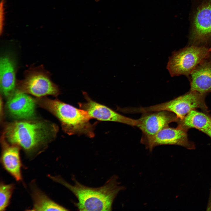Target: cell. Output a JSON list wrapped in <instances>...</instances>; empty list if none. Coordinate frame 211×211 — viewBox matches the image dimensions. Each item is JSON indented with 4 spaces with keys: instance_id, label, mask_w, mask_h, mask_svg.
I'll use <instances>...</instances> for the list:
<instances>
[{
    "instance_id": "4",
    "label": "cell",
    "mask_w": 211,
    "mask_h": 211,
    "mask_svg": "<svg viewBox=\"0 0 211 211\" xmlns=\"http://www.w3.org/2000/svg\"><path fill=\"white\" fill-rule=\"evenodd\" d=\"M51 74L43 66L32 67L24 73V78L16 81V90L40 98L47 95L56 97L60 93L59 86L50 78Z\"/></svg>"
},
{
    "instance_id": "6",
    "label": "cell",
    "mask_w": 211,
    "mask_h": 211,
    "mask_svg": "<svg viewBox=\"0 0 211 211\" xmlns=\"http://www.w3.org/2000/svg\"><path fill=\"white\" fill-rule=\"evenodd\" d=\"M191 19L190 45L205 46L211 41V0H200Z\"/></svg>"
},
{
    "instance_id": "18",
    "label": "cell",
    "mask_w": 211,
    "mask_h": 211,
    "mask_svg": "<svg viewBox=\"0 0 211 211\" xmlns=\"http://www.w3.org/2000/svg\"><path fill=\"white\" fill-rule=\"evenodd\" d=\"M205 133L208 135L211 138V127Z\"/></svg>"
},
{
    "instance_id": "20",
    "label": "cell",
    "mask_w": 211,
    "mask_h": 211,
    "mask_svg": "<svg viewBox=\"0 0 211 211\" xmlns=\"http://www.w3.org/2000/svg\"><path fill=\"white\" fill-rule=\"evenodd\" d=\"M209 50L211 52V47L209 48Z\"/></svg>"
},
{
    "instance_id": "3",
    "label": "cell",
    "mask_w": 211,
    "mask_h": 211,
    "mask_svg": "<svg viewBox=\"0 0 211 211\" xmlns=\"http://www.w3.org/2000/svg\"><path fill=\"white\" fill-rule=\"evenodd\" d=\"M36 104L54 115L60 122L62 129L69 135H84L90 138L95 136L97 122L91 123L88 113L58 99H51L46 96L37 98Z\"/></svg>"
},
{
    "instance_id": "19",
    "label": "cell",
    "mask_w": 211,
    "mask_h": 211,
    "mask_svg": "<svg viewBox=\"0 0 211 211\" xmlns=\"http://www.w3.org/2000/svg\"><path fill=\"white\" fill-rule=\"evenodd\" d=\"M209 58L211 60V53L210 54V56L209 57Z\"/></svg>"
},
{
    "instance_id": "15",
    "label": "cell",
    "mask_w": 211,
    "mask_h": 211,
    "mask_svg": "<svg viewBox=\"0 0 211 211\" xmlns=\"http://www.w3.org/2000/svg\"><path fill=\"white\" fill-rule=\"evenodd\" d=\"M178 127L188 130L194 128L205 133L211 127V117L195 110L190 111L178 122Z\"/></svg>"
},
{
    "instance_id": "12",
    "label": "cell",
    "mask_w": 211,
    "mask_h": 211,
    "mask_svg": "<svg viewBox=\"0 0 211 211\" xmlns=\"http://www.w3.org/2000/svg\"><path fill=\"white\" fill-rule=\"evenodd\" d=\"M16 64L9 53L2 55L0 61V87L2 94L8 98L16 90Z\"/></svg>"
},
{
    "instance_id": "7",
    "label": "cell",
    "mask_w": 211,
    "mask_h": 211,
    "mask_svg": "<svg viewBox=\"0 0 211 211\" xmlns=\"http://www.w3.org/2000/svg\"><path fill=\"white\" fill-rule=\"evenodd\" d=\"M205 94L190 91L187 93L166 102L144 107L145 112L166 111L175 114L179 120L192 110L200 108L207 111Z\"/></svg>"
},
{
    "instance_id": "13",
    "label": "cell",
    "mask_w": 211,
    "mask_h": 211,
    "mask_svg": "<svg viewBox=\"0 0 211 211\" xmlns=\"http://www.w3.org/2000/svg\"><path fill=\"white\" fill-rule=\"evenodd\" d=\"M1 161L5 169L17 181L22 179V164L20 156V147L11 144L2 137Z\"/></svg>"
},
{
    "instance_id": "11",
    "label": "cell",
    "mask_w": 211,
    "mask_h": 211,
    "mask_svg": "<svg viewBox=\"0 0 211 211\" xmlns=\"http://www.w3.org/2000/svg\"><path fill=\"white\" fill-rule=\"evenodd\" d=\"M8 98L6 108L12 118L24 120L32 119L34 117L36 104L35 98L16 90Z\"/></svg>"
},
{
    "instance_id": "16",
    "label": "cell",
    "mask_w": 211,
    "mask_h": 211,
    "mask_svg": "<svg viewBox=\"0 0 211 211\" xmlns=\"http://www.w3.org/2000/svg\"><path fill=\"white\" fill-rule=\"evenodd\" d=\"M32 183L31 185L33 201L32 211H67L68 210L50 199Z\"/></svg>"
},
{
    "instance_id": "1",
    "label": "cell",
    "mask_w": 211,
    "mask_h": 211,
    "mask_svg": "<svg viewBox=\"0 0 211 211\" xmlns=\"http://www.w3.org/2000/svg\"><path fill=\"white\" fill-rule=\"evenodd\" d=\"M58 131V126L51 122L32 118L6 123L2 137L22 148L28 157L32 158L46 148Z\"/></svg>"
},
{
    "instance_id": "2",
    "label": "cell",
    "mask_w": 211,
    "mask_h": 211,
    "mask_svg": "<svg viewBox=\"0 0 211 211\" xmlns=\"http://www.w3.org/2000/svg\"><path fill=\"white\" fill-rule=\"evenodd\" d=\"M52 180L62 184L70 190L78 200L76 206L80 211H111L113 201L125 187L118 181L117 176H112L104 185L98 188L84 186L75 178L72 185L61 176H49Z\"/></svg>"
},
{
    "instance_id": "21",
    "label": "cell",
    "mask_w": 211,
    "mask_h": 211,
    "mask_svg": "<svg viewBox=\"0 0 211 211\" xmlns=\"http://www.w3.org/2000/svg\"><path fill=\"white\" fill-rule=\"evenodd\" d=\"M96 1H98L99 0H96Z\"/></svg>"
},
{
    "instance_id": "8",
    "label": "cell",
    "mask_w": 211,
    "mask_h": 211,
    "mask_svg": "<svg viewBox=\"0 0 211 211\" xmlns=\"http://www.w3.org/2000/svg\"><path fill=\"white\" fill-rule=\"evenodd\" d=\"M187 131L178 126L176 128L169 126L152 136L142 138L141 142L150 151L156 146L166 145L182 146L193 149L194 146L188 140Z\"/></svg>"
},
{
    "instance_id": "10",
    "label": "cell",
    "mask_w": 211,
    "mask_h": 211,
    "mask_svg": "<svg viewBox=\"0 0 211 211\" xmlns=\"http://www.w3.org/2000/svg\"><path fill=\"white\" fill-rule=\"evenodd\" d=\"M86 101L78 103L80 108L87 111L92 118L98 120L121 123L130 126H136L137 119H134L123 115L109 108L92 100L87 93L82 91Z\"/></svg>"
},
{
    "instance_id": "14",
    "label": "cell",
    "mask_w": 211,
    "mask_h": 211,
    "mask_svg": "<svg viewBox=\"0 0 211 211\" xmlns=\"http://www.w3.org/2000/svg\"><path fill=\"white\" fill-rule=\"evenodd\" d=\"M188 76L190 91L204 94L211 92V60L209 57L199 64Z\"/></svg>"
},
{
    "instance_id": "9",
    "label": "cell",
    "mask_w": 211,
    "mask_h": 211,
    "mask_svg": "<svg viewBox=\"0 0 211 211\" xmlns=\"http://www.w3.org/2000/svg\"><path fill=\"white\" fill-rule=\"evenodd\" d=\"M137 120L136 126L142 131V138L152 136L171 122L179 121L175 114L166 111L144 113Z\"/></svg>"
},
{
    "instance_id": "17",
    "label": "cell",
    "mask_w": 211,
    "mask_h": 211,
    "mask_svg": "<svg viewBox=\"0 0 211 211\" xmlns=\"http://www.w3.org/2000/svg\"><path fill=\"white\" fill-rule=\"evenodd\" d=\"M13 184H6L1 183L0 186V211L5 210L8 205L13 190Z\"/></svg>"
},
{
    "instance_id": "5",
    "label": "cell",
    "mask_w": 211,
    "mask_h": 211,
    "mask_svg": "<svg viewBox=\"0 0 211 211\" xmlns=\"http://www.w3.org/2000/svg\"><path fill=\"white\" fill-rule=\"evenodd\" d=\"M205 46L190 45L173 52L169 57L166 68L171 76H188L211 54Z\"/></svg>"
}]
</instances>
